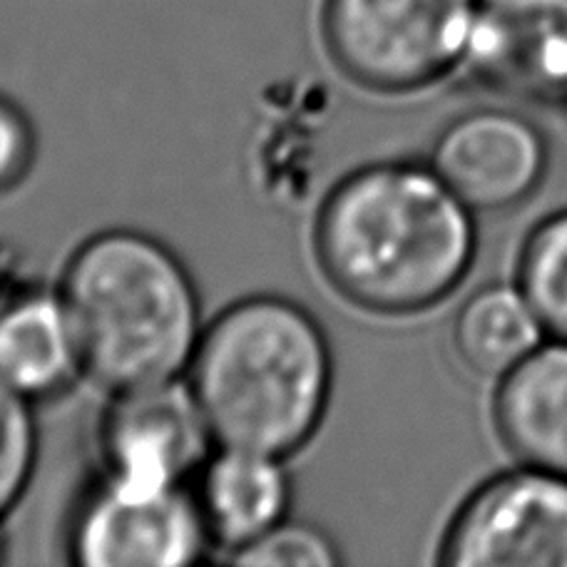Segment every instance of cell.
Masks as SVG:
<instances>
[{"label":"cell","instance_id":"4fadbf2b","mask_svg":"<svg viewBox=\"0 0 567 567\" xmlns=\"http://www.w3.org/2000/svg\"><path fill=\"white\" fill-rule=\"evenodd\" d=\"M545 331L523 291L493 284L473 291L453 321V349L465 369L501 381L543 343Z\"/></svg>","mask_w":567,"mask_h":567},{"label":"cell","instance_id":"ba28073f","mask_svg":"<svg viewBox=\"0 0 567 567\" xmlns=\"http://www.w3.org/2000/svg\"><path fill=\"white\" fill-rule=\"evenodd\" d=\"M463 68L503 97L567 103V0H478Z\"/></svg>","mask_w":567,"mask_h":567},{"label":"cell","instance_id":"52a82bcc","mask_svg":"<svg viewBox=\"0 0 567 567\" xmlns=\"http://www.w3.org/2000/svg\"><path fill=\"white\" fill-rule=\"evenodd\" d=\"M212 449L185 379L113 393L100 421L105 481L127 491L185 488Z\"/></svg>","mask_w":567,"mask_h":567},{"label":"cell","instance_id":"7c38bea8","mask_svg":"<svg viewBox=\"0 0 567 567\" xmlns=\"http://www.w3.org/2000/svg\"><path fill=\"white\" fill-rule=\"evenodd\" d=\"M83 377L73 323L58 289L30 287L0 301V383L40 403Z\"/></svg>","mask_w":567,"mask_h":567},{"label":"cell","instance_id":"8992f818","mask_svg":"<svg viewBox=\"0 0 567 567\" xmlns=\"http://www.w3.org/2000/svg\"><path fill=\"white\" fill-rule=\"evenodd\" d=\"M209 530L192 488L127 491L103 481L73 515L70 560L80 567H189L205 560Z\"/></svg>","mask_w":567,"mask_h":567},{"label":"cell","instance_id":"9c48e42d","mask_svg":"<svg viewBox=\"0 0 567 567\" xmlns=\"http://www.w3.org/2000/svg\"><path fill=\"white\" fill-rule=\"evenodd\" d=\"M429 165L473 215L505 212L538 189L548 169V147L530 120L483 107L443 130Z\"/></svg>","mask_w":567,"mask_h":567},{"label":"cell","instance_id":"277c9868","mask_svg":"<svg viewBox=\"0 0 567 567\" xmlns=\"http://www.w3.org/2000/svg\"><path fill=\"white\" fill-rule=\"evenodd\" d=\"M478 0H323L321 38L351 83L406 95L463 65Z\"/></svg>","mask_w":567,"mask_h":567},{"label":"cell","instance_id":"9a60e30c","mask_svg":"<svg viewBox=\"0 0 567 567\" xmlns=\"http://www.w3.org/2000/svg\"><path fill=\"white\" fill-rule=\"evenodd\" d=\"M35 403L0 383V520L16 508L38 463Z\"/></svg>","mask_w":567,"mask_h":567},{"label":"cell","instance_id":"6da1fadb","mask_svg":"<svg viewBox=\"0 0 567 567\" xmlns=\"http://www.w3.org/2000/svg\"><path fill=\"white\" fill-rule=\"evenodd\" d=\"M311 245L321 277L351 307L413 317L461 287L478 237L473 212L431 165L377 162L331 187Z\"/></svg>","mask_w":567,"mask_h":567},{"label":"cell","instance_id":"30bf717a","mask_svg":"<svg viewBox=\"0 0 567 567\" xmlns=\"http://www.w3.org/2000/svg\"><path fill=\"white\" fill-rule=\"evenodd\" d=\"M192 483L212 545L229 555L289 518L293 483L279 455L215 449Z\"/></svg>","mask_w":567,"mask_h":567},{"label":"cell","instance_id":"8fae6325","mask_svg":"<svg viewBox=\"0 0 567 567\" xmlns=\"http://www.w3.org/2000/svg\"><path fill=\"white\" fill-rule=\"evenodd\" d=\"M493 425L518 463L567 478V341L540 343L501 379Z\"/></svg>","mask_w":567,"mask_h":567},{"label":"cell","instance_id":"2e32d148","mask_svg":"<svg viewBox=\"0 0 567 567\" xmlns=\"http://www.w3.org/2000/svg\"><path fill=\"white\" fill-rule=\"evenodd\" d=\"M229 563L247 567H333L341 563V553L327 530L287 518L247 548L231 553Z\"/></svg>","mask_w":567,"mask_h":567},{"label":"cell","instance_id":"5bb4252c","mask_svg":"<svg viewBox=\"0 0 567 567\" xmlns=\"http://www.w3.org/2000/svg\"><path fill=\"white\" fill-rule=\"evenodd\" d=\"M518 289L545 337L567 341V209L535 227L520 249Z\"/></svg>","mask_w":567,"mask_h":567},{"label":"cell","instance_id":"7a4b0ae2","mask_svg":"<svg viewBox=\"0 0 567 567\" xmlns=\"http://www.w3.org/2000/svg\"><path fill=\"white\" fill-rule=\"evenodd\" d=\"M185 381L217 449L289 461L327 419L333 353L307 307L257 293L207 323Z\"/></svg>","mask_w":567,"mask_h":567},{"label":"cell","instance_id":"e0dca14e","mask_svg":"<svg viewBox=\"0 0 567 567\" xmlns=\"http://www.w3.org/2000/svg\"><path fill=\"white\" fill-rule=\"evenodd\" d=\"M35 162V130L28 115L0 97V195L16 189Z\"/></svg>","mask_w":567,"mask_h":567},{"label":"cell","instance_id":"3957f363","mask_svg":"<svg viewBox=\"0 0 567 567\" xmlns=\"http://www.w3.org/2000/svg\"><path fill=\"white\" fill-rule=\"evenodd\" d=\"M58 291L83 377L110 396L185 379L207 323L195 277L165 241L97 231L70 255Z\"/></svg>","mask_w":567,"mask_h":567},{"label":"cell","instance_id":"5b68a950","mask_svg":"<svg viewBox=\"0 0 567 567\" xmlns=\"http://www.w3.org/2000/svg\"><path fill=\"white\" fill-rule=\"evenodd\" d=\"M449 567H567V478L523 465L481 485L441 543Z\"/></svg>","mask_w":567,"mask_h":567}]
</instances>
